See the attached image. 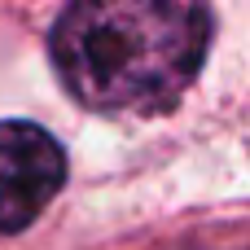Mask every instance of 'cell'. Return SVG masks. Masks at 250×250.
<instances>
[{
  "mask_svg": "<svg viewBox=\"0 0 250 250\" xmlns=\"http://www.w3.org/2000/svg\"><path fill=\"white\" fill-rule=\"evenodd\" d=\"M211 13L185 0H83L53 26V66L88 110H163L202 70Z\"/></svg>",
  "mask_w": 250,
  "mask_h": 250,
  "instance_id": "cell-1",
  "label": "cell"
},
{
  "mask_svg": "<svg viewBox=\"0 0 250 250\" xmlns=\"http://www.w3.org/2000/svg\"><path fill=\"white\" fill-rule=\"evenodd\" d=\"M66 185V154L40 123H0V233H22Z\"/></svg>",
  "mask_w": 250,
  "mask_h": 250,
  "instance_id": "cell-2",
  "label": "cell"
}]
</instances>
